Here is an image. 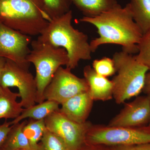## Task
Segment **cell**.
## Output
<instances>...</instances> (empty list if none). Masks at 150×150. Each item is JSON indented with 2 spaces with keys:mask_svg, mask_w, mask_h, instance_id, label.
Returning <instances> with one entry per match:
<instances>
[{
  "mask_svg": "<svg viewBox=\"0 0 150 150\" xmlns=\"http://www.w3.org/2000/svg\"><path fill=\"white\" fill-rule=\"evenodd\" d=\"M18 97V93L0 86V119H14L21 114L23 108L21 103L17 101Z\"/></svg>",
  "mask_w": 150,
  "mask_h": 150,
  "instance_id": "obj_14",
  "label": "cell"
},
{
  "mask_svg": "<svg viewBox=\"0 0 150 150\" xmlns=\"http://www.w3.org/2000/svg\"><path fill=\"white\" fill-rule=\"evenodd\" d=\"M115 150H137V146L120 145V146H116Z\"/></svg>",
  "mask_w": 150,
  "mask_h": 150,
  "instance_id": "obj_28",
  "label": "cell"
},
{
  "mask_svg": "<svg viewBox=\"0 0 150 150\" xmlns=\"http://www.w3.org/2000/svg\"><path fill=\"white\" fill-rule=\"evenodd\" d=\"M84 79L88 84L89 93L94 101H105L113 98L112 80L98 75L89 65L84 68Z\"/></svg>",
  "mask_w": 150,
  "mask_h": 150,
  "instance_id": "obj_13",
  "label": "cell"
},
{
  "mask_svg": "<svg viewBox=\"0 0 150 150\" xmlns=\"http://www.w3.org/2000/svg\"><path fill=\"white\" fill-rule=\"evenodd\" d=\"M0 22L32 37L40 35L49 22L29 0H0Z\"/></svg>",
  "mask_w": 150,
  "mask_h": 150,
  "instance_id": "obj_5",
  "label": "cell"
},
{
  "mask_svg": "<svg viewBox=\"0 0 150 150\" xmlns=\"http://www.w3.org/2000/svg\"><path fill=\"white\" fill-rule=\"evenodd\" d=\"M86 17H94L120 5L117 0H71Z\"/></svg>",
  "mask_w": 150,
  "mask_h": 150,
  "instance_id": "obj_15",
  "label": "cell"
},
{
  "mask_svg": "<svg viewBox=\"0 0 150 150\" xmlns=\"http://www.w3.org/2000/svg\"><path fill=\"white\" fill-rule=\"evenodd\" d=\"M150 119L149 97L137 96L134 100L126 103L108 125L115 127H141L149 125Z\"/></svg>",
  "mask_w": 150,
  "mask_h": 150,
  "instance_id": "obj_11",
  "label": "cell"
},
{
  "mask_svg": "<svg viewBox=\"0 0 150 150\" xmlns=\"http://www.w3.org/2000/svg\"><path fill=\"white\" fill-rule=\"evenodd\" d=\"M12 127L11 122L5 121L0 125V149L4 144Z\"/></svg>",
  "mask_w": 150,
  "mask_h": 150,
  "instance_id": "obj_24",
  "label": "cell"
},
{
  "mask_svg": "<svg viewBox=\"0 0 150 150\" xmlns=\"http://www.w3.org/2000/svg\"><path fill=\"white\" fill-rule=\"evenodd\" d=\"M88 91V84L84 78L78 77L71 70L62 67L45 89L44 98L61 105L72 97Z\"/></svg>",
  "mask_w": 150,
  "mask_h": 150,
  "instance_id": "obj_9",
  "label": "cell"
},
{
  "mask_svg": "<svg viewBox=\"0 0 150 150\" xmlns=\"http://www.w3.org/2000/svg\"><path fill=\"white\" fill-rule=\"evenodd\" d=\"M93 102L88 91L67 100L61 105L59 111L71 120L84 123L87 121Z\"/></svg>",
  "mask_w": 150,
  "mask_h": 150,
  "instance_id": "obj_12",
  "label": "cell"
},
{
  "mask_svg": "<svg viewBox=\"0 0 150 150\" xmlns=\"http://www.w3.org/2000/svg\"><path fill=\"white\" fill-rule=\"evenodd\" d=\"M72 11L51 20L37 39L66 50L69 62L67 68L71 70L77 67L81 60L91 59L92 52L88 37L84 33L75 29L71 24Z\"/></svg>",
  "mask_w": 150,
  "mask_h": 150,
  "instance_id": "obj_2",
  "label": "cell"
},
{
  "mask_svg": "<svg viewBox=\"0 0 150 150\" xmlns=\"http://www.w3.org/2000/svg\"><path fill=\"white\" fill-rule=\"evenodd\" d=\"M27 122V120H24L12 125L6 139L0 149L1 150H18L30 146L23 131Z\"/></svg>",
  "mask_w": 150,
  "mask_h": 150,
  "instance_id": "obj_18",
  "label": "cell"
},
{
  "mask_svg": "<svg viewBox=\"0 0 150 150\" xmlns=\"http://www.w3.org/2000/svg\"><path fill=\"white\" fill-rule=\"evenodd\" d=\"M46 129L45 120H35L29 118L23 129V133L27 138L30 146H38L44 131Z\"/></svg>",
  "mask_w": 150,
  "mask_h": 150,
  "instance_id": "obj_19",
  "label": "cell"
},
{
  "mask_svg": "<svg viewBox=\"0 0 150 150\" xmlns=\"http://www.w3.org/2000/svg\"><path fill=\"white\" fill-rule=\"evenodd\" d=\"M6 60V59L5 58L0 57V75L5 64Z\"/></svg>",
  "mask_w": 150,
  "mask_h": 150,
  "instance_id": "obj_31",
  "label": "cell"
},
{
  "mask_svg": "<svg viewBox=\"0 0 150 150\" xmlns=\"http://www.w3.org/2000/svg\"><path fill=\"white\" fill-rule=\"evenodd\" d=\"M44 120L46 128L62 139L68 150H79L82 147L93 125L88 121L84 123L75 122L59 110L53 112Z\"/></svg>",
  "mask_w": 150,
  "mask_h": 150,
  "instance_id": "obj_8",
  "label": "cell"
},
{
  "mask_svg": "<svg viewBox=\"0 0 150 150\" xmlns=\"http://www.w3.org/2000/svg\"><path fill=\"white\" fill-rule=\"evenodd\" d=\"M18 150H43V146L41 144H39L38 146L35 147L30 146L28 148L26 149H22Z\"/></svg>",
  "mask_w": 150,
  "mask_h": 150,
  "instance_id": "obj_30",
  "label": "cell"
},
{
  "mask_svg": "<svg viewBox=\"0 0 150 150\" xmlns=\"http://www.w3.org/2000/svg\"><path fill=\"white\" fill-rule=\"evenodd\" d=\"M143 92L147 94L150 93V72L147 73L146 76L145 85Z\"/></svg>",
  "mask_w": 150,
  "mask_h": 150,
  "instance_id": "obj_27",
  "label": "cell"
},
{
  "mask_svg": "<svg viewBox=\"0 0 150 150\" xmlns=\"http://www.w3.org/2000/svg\"><path fill=\"white\" fill-rule=\"evenodd\" d=\"M137 150H150V143L137 145Z\"/></svg>",
  "mask_w": 150,
  "mask_h": 150,
  "instance_id": "obj_29",
  "label": "cell"
},
{
  "mask_svg": "<svg viewBox=\"0 0 150 150\" xmlns=\"http://www.w3.org/2000/svg\"><path fill=\"white\" fill-rule=\"evenodd\" d=\"M32 37L11 28L0 22V57L15 62L29 69L27 56Z\"/></svg>",
  "mask_w": 150,
  "mask_h": 150,
  "instance_id": "obj_10",
  "label": "cell"
},
{
  "mask_svg": "<svg viewBox=\"0 0 150 150\" xmlns=\"http://www.w3.org/2000/svg\"><path fill=\"white\" fill-rule=\"evenodd\" d=\"M138 47L136 58L150 71V31L143 34Z\"/></svg>",
  "mask_w": 150,
  "mask_h": 150,
  "instance_id": "obj_23",
  "label": "cell"
},
{
  "mask_svg": "<svg viewBox=\"0 0 150 150\" xmlns=\"http://www.w3.org/2000/svg\"><path fill=\"white\" fill-rule=\"evenodd\" d=\"M80 21L93 25L97 29L99 37L90 43L92 53L99 46L107 44L120 45L122 51L129 54L138 53V45L143 33L134 21L129 4L94 17L83 16Z\"/></svg>",
  "mask_w": 150,
  "mask_h": 150,
  "instance_id": "obj_1",
  "label": "cell"
},
{
  "mask_svg": "<svg viewBox=\"0 0 150 150\" xmlns=\"http://www.w3.org/2000/svg\"><path fill=\"white\" fill-rule=\"evenodd\" d=\"M60 104L54 101L46 100L41 103L23 108L22 112L17 118L11 121L12 125L21 122L25 118L35 120H43L55 111L60 109Z\"/></svg>",
  "mask_w": 150,
  "mask_h": 150,
  "instance_id": "obj_16",
  "label": "cell"
},
{
  "mask_svg": "<svg viewBox=\"0 0 150 150\" xmlns=\"http://www.w3.org/2000/svg\"><path fill=\"white\" fill-rule=\"evenodd\" d=\"M0 86L16 87L21 98L20 103L24 108L35 105L37 98V87L35 77L28 69L6 59L1 75Z\"/></svg>",
  "mask_w": 150,
  "mask_h": 150,
  "instance_id": "obj_7",
  "label": "cell"
},
{
  "mask_svg": "<svg viewBox=\"0 0 150 150\" xmlns=\"http://www.w3.org/2000/svg\"><path fill=\"white\" fill-rule=\"evenodd\" d=\"M92 68L97 74L105 77L111 76L116 73L114 61L108 57L94 60Z\"/></svg>",
  "mask_w": 150,
  "mask_h": 150,
  "instance_id": "obj_22",
  "label": "cell"
},
{
  "mask_svg": "<svg viewBox=\"0 0 150 150\" xmlns=\"http://www.w3.org/2000/svg\"><path fill=\"white\" fill-rule=\"evenodd\" d=\"M27 60L35 69V79L37 87L36 103L45 101L44 92L57 70L67 66L69 56L65 49L57 47L40 40H32Z\"/></svg>",
  "mask_w": 150,
  "mask_h": 150,
  "instance_id": "obj_4",
  "label": "cell"
},
{
  "mask_svg": "<svg viewBox=\"0 0 150 150\" xmlns=\"http://www.w3.org/2000/svg\"><path fill=\"white\" fill-rule=\"evenodd\" d=\"M44 1L45 12L50 21L71 10V0H44Z\"/></svg>",
  "mask_w": 150,
  "mask_h": 150,
  "instance_id": "obj_20",
  "label": "cell"
},
{
  "mask_svg": "<svg viewBox=\"0 0 150 150\" xmlns=\"http://www.w3.org/2000/svg\"><path fill=\"white\" fill-rule=\"evenodd\" d=\"M129 4L134 21L143 34L150 31V0H130Z\"/></svg>",
  "mask_w": 150,
  "mask_h": 150,
  "instance_id": "obj_17",
  "label": "cell"
},
{
  "mask_svg": "<svg viewBox=\"0 0 150 150\" xmlns=\"http://www.w3.org/2000/svg\"><path fill=\"white\" fill-rule=\"evenodd\" d=\"M112 59L117 73L112 80L113 98L117 104H121L143 91L149 70L136 56L123 51L115 53Z\"/></svg>",
  "mask_w": 150,
  "mask_h": 150,
  "instance_id": "obj_3",
  "label": "cell"
},
{
  "mask_svg": "<svg viewBox=\"0 0 150 150\" xmlns=\"http://www.w3.org/2000/svg\"><path fill=\"white\" fill-rule=\"evenodd\" d=\"M85 142L110 146L149 144L150 126L123 127L93 124L86 134Z\"/></svg>",
  "mask_w": 150,
  "mask_h": 150,
  "instance_id": "obj_6",
  "label": "cell"
},
{
  "mask_svg": "<svg viewBox=\"0 0 150 150\" xmlns=\"http://www.w3.org/2000/svg\"><path fill=\"white\" fill-rule=\"evenodd\" d=\"M40 141L44 150H68L62 139L47 128Z\"/></svg>",
  "mask_w": 150,
  "mask_h": 150,
  "instance_id": "obj_21",
  "label": "cell"
},
{
  "mask_svg": "<svg viewBox=\"0 0 150 150\" xmlns=\"http://www.w3.org/2000/svg\"><path fill=\"white\" fill-rule=\"evenodd\" d=\"M148 96L149 97V101H150V93L148 94ZM149 126H150V121L149 122Z\"/></svg>",
  "mask_w": 150,
  "mask_h": 150,
  "instance_id": "obj_32",
  "label": "cell"
},
{
  "mask_svg": "<svg viewBox=\"0 0 150 150\" xmlns=\"http://www.w3.org/2000/svg\"><path fill=\"white\" fill-rule=\"evenodd\" d=\"M116 146L86 143L79 150H115Z\"/></svg>",
  "mask_w": 150,
  "mask_h": 150,
  "instance_id": "obj_25",
  "label": "cell"
},
{
  "mask_svg": "<svg viewBox=\"0 0 150 150\" xmlns=\"http://www.w3.org/2000/svg\"><path fill=\"white\" fill-rule=\"evenodd\" d=\"M29 1L39 10V11L43 15L44 18L48 22L50 21V19L45 12V4H44V0H29Z\"/></svg>",
  "mask_w": 150,
  "mask_h": 150,
  "instance_id": "obj_26",
  "label": "cell"
}]
</instances>
